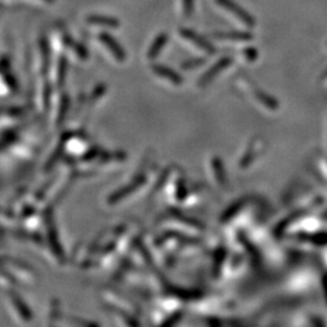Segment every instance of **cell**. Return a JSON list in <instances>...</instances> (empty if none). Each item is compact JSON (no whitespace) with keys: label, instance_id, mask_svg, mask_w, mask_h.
I'll use <instances>...</instances> for the list:
<instances>
[{"label":"cell","instance_id":"obj_1","mask_svg":"<svg viewBox=\"0 0 327 327\" xmlns=\"http://www.w3.org/2000/svg\"><path fill=\"white\" fill-rule=\"evenodd\" d=\"M213 6L224 20L240 30L249 31L256 27L255 18L233 0H213Z\"/></svg>","mask_w":327,"mask_h":327}]
</instances>
